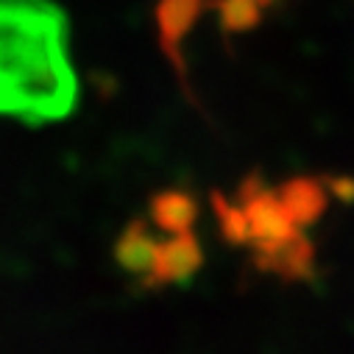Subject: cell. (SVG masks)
I'll return each mask as SVG.
<instances>
[{
	"label": "cell",
	"mask_w": 354,
	"mask_h": 354,
	"mask_svg": "<svg viewBox=\"0 0 354 354\" xmlns=\"http://www.w3.org/2000/svg\"><path fill=\"white\" fill-rule=\"evenodd\" d=\"M75 93L64 15L50 0H0V115L59 120Z\"/></svg>",
	"instance_id": "obj_1"
}]
</instances>
